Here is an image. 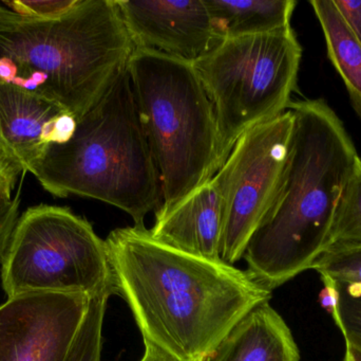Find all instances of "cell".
Listing matches in <instances>:
<instances>
[{
	"label": "cell",
	"instance_id": "obj_1",
	"mask_svg": "<svg viewBox=\"0 0 361 361\" xmlns=\"http://www.w3.org/2000/svg\"><path fill=\"white\" fill-rule=\"evenodd\" d=\"M118 295L131 309L145 345L171 361H206L231 329L271 290L222 260L179 251L145 227L105 239Z\"/></svg>",
	"mask_w": 361,
	"mask_h": 361
},
{
	"label": "cell",
	"instance_id": "obj_2",
	"mask_svg": "<svg viewBox=\"0 0 361 361\" xmlns=\"http://www.w3.org/2000/svg\"><path fill=\"white\" fill-rule=\"evenodd\" d=\"M288 110L294 129L283 175L243 256L248 273L271 292L312 269L324 252L337 201L360 160L326 100L290 101Z\"/></svg>",
	"mask_w": 361,
	"mask_h": 361
},
{
	"label": "cell",
	"instance_id": "obj_3",
	"mask_svg": "<svg viewBox=\"0 0 361 361\" xmlns=\"http://www.w3.org/2000/svg\"><path fill=\"white\" fill-rule=\"evenodd\" d=\"M135 49L116 0H78L51 19L23 16L0 1V82L76 121L109 90Z\"/></svg>",
	"mask_w": 361,
	"mask_h": 361
},
{
	"label": "cell",
	"instance_id": "obj_4",
	"mask_svg": "<svg viewBox=\"0 0 361 361\" xmlns=\"http://www.w3.org/2000/svg\"><path fill=\"white\" fill-rule=\"evenodd\" d=\"M31 174L54 196L97 199L145 227L162 201V184L127 68L78 121L71 139L51 144Z\"/></svg>",
	"mask_w": 361,
	"mask_h": 361
},
{
	"label": "cell",
	"instance_id": "obj_5",
	"mask_svg": "<svg viewBox=\"0 0 361 361\" xmlns=\"http://www.w3.org/2000/svg\"><path fill=\"white\" fill-rule=\"evenodd\" d=\"M127 69L166 211L216 173L214 107L191 61L135 48Z\"/></svg>",
	"mask_w": 361,
	"mask_h": 361
},
{
	"label": "cell",
	"instance_id": "obj_6",
	"mask_svg": "<svg viewBox=\"0 0 361 361\" xmlns=\"http://www.w3.org/2000/svg\"><path fill=\"white\" fill-rule=\"evenodd\" d=\"M301 59L302 47L290 25L225 38L192 61L216 116V172L244 133L286 112Z\"/></svg>",
	"mask_w": 361,
	"mask_h": 361
},
{
	"label": "cell",
	"instance_id": "obj_7",
	"mask_svg": "<svg viewBox=\"0 0 361 361\" xmlns=\"http://www.w3.org/2000/svg\"><path fill=\"white\" fill-rule=\"evenodd\" d=\"M0 262L8 299L31 292L118 295L106 242L69 208L25 210Z\"/></svg>",
	"mask_w": 361,
	"mask_h": 361
},
{
	"label": "cell",
	"instance_id": "obj_8",
	"mask_svg": "<svg viewBox=\"0 0 361 361\" xmlns=\"http://www.w3.org/2000/svg\"><path fill=\"white\" fill-rule=\"evenodd\" d=\"M294 129L292 110L244 133L212 178L222 205L220 258L233 265L267 215L279 188Z\"/></svg>",
	"mask_w": 361,
	"mask_h": 361
},
{
	"label": "cell",
	"instance_id": "obj_9",
	"mask_svg": "<svg viewBox=\"0 0 361 361\" xmlns=\"http://www.w3.org/2000/svg\"><path fill=\"white\" fill-rule=\"evenodd\" d=\"M91 297L31 292L0 305V361H68Z\"/></svg>",
	"mask_w": 361,
	"mask_h": 361
},
{
	"label": "cell",
	"instance_id": "obj_10",
	"mask_svg": "<svg viewBox=\"0 0 361 361\" xmlns=\"http://www.w3.org/2000/svg\"><path fill=\"white\" fill-rule=\"evenodd\" d=\"M135 48L197 61L220 40L204 0H116Z\"/></svg>",
	"mask_w": 361,
	"mask_h": 361
},
{
	"label": "cell",
	"instance_id": "obj_11",
	"mask_svg": "<svg viewBox=\"0 0 361 361\" xmlns=\"http://www.w3.org/2000/svg\"><path fill=\"white\" fill-rule=\"evenodd\" d=\"M76 124L56 104L0 82V146L20 173H31L51 144L69 141Z\"/></svg>",
	"mask_w": 361,
	"mask_h": 361
},
{
	"label": "cell",
	"instance_id": "obj_12",
	"mask_svg": "<svg viewBox=\"0 0 361 361\" xmlns=\"http://www.w3.org/2000/svg\"><path fill=\"white\" fill-rule=\"evenodd\" d=\"M157 241L197 258L219 261L222 205L212 179L166 211L158 210L149 230Z\"/></svg>",
	"mask_w": 361,
	"mask_h": 361
},
{
	"label": "cell",
	"instance_id": "obj_13",
	"mask_svg": "<svg viewBox=\"0 0 361 361\" xmlns=\"http://www.w3.org/2000/svg\"><path fill=\"white\" fill-rule=\"evenodd\" d=\"M206 361H300L283 318L262 302L248 312Z\"/></svg>",
	"mask_w": 361,
	"mask_h": 361
},
{
	"label": "cell",
	"instance_id": "obj_14",
	"mask_svg": "<svg viewBox=\"0 0 361 361\" xmlns=\"http://www.w3.org/2000/svg\"><path fill=\"white\" fill-rule=\"evenodd\" d=\"M219 40L271 33L290 27L295 0H204Z\"/></svg>",
	"mask_w": 361,
	"mask_h": 361
},
{
	"label": "cell",
	"instance_id": "obj_15",
	"mask_svg": "<svg viewBox=\"0 0 361 361\" xmlns=\"http://www.w3.org/2000/svg\"><path fill=\"white\" fill-rule=\"evenodd\" d=\"M310 4L324 31L329 59L343 78L361 120V47L333 0H312Z\"/></svg>",
	"mask_w": 361,
	"mask_h": 361
},
{
	"label": "cell",
	"instance_id": "obj_16",
	"mask_svg": "<svg viewBox=\"0 0 361 361\" xmlns=\"http://www.w3.org/2000/svg\"><path fill=\"white\" fill-rule=\"evenodd\" d=\"M355 246H361V159L341 191L324 252Z\"/></svg>",
	"mask_w": 361,
	"mask_h": 361
},
{
	"label": "cell",
	"instance_id": "obj_17",
	"mask_svg": "<svg viewBox=\"0 0 361 361\" xmlns=\"http://www.w3.org/2000/svg\"><path fill=\"white\" fill-rule=\"evenodd\" d=\"M332 315L345 337V345L361 350V285L324 281Z\"/></svg>",
	"mask_w": 361,
	"mask_h": 361
},
{
	"label": "cell",
	"instance_id": "obj_18",
	"mask_svg": "<svg viewBox=\"0 0 361 361\" xmlns=\"http://www.w3.org/2000/svg\"><path fill=\"white\" fill-rule=\"evenodd\" d=\"M110 297L108 292L91 297L68 361H101L104 318Z\"/></svg>",
	"mask_w": 361,
	"mask_h": 361
},
{
	"label": "cell",
	"instance_id": "obj_19",
	"mask_svg": "<svg viewBox=\"0 0 361 361\" xmlns=\"http://www.w3.org/2000/svg\"><path fill=\"white\" fill-rule=\"evenodd\" d=\"M322 281L345 282L361 285V246L326 250L314 263Z\"/></svg>",
	"mask_w": 361,
	"mask_h": 361
},
{
	"label": "cell",
	"instance_id": "obj_20",
	"mask_svg": "<svg viewBox=\"0 0 361 361\" xmlns=\"http://www.w3.org/2000/svg\"><path fill=\"white\" fill-rule=\"evenodd\" d=\"M78 0H14L4 1L8 8L23 16L51 19L68 12Z\"/></svg>",
	"mask_w": 361,
	"mask_h": 361
},
{
	"label": "cell",
	"instance_id": "obj_21",
	"mask_svg": "<svg viewBox=\"0 0 361 361\" xmlns=\"http://www.w3.org/2000/svg\"><path fill=\"white\" fill-rule=\"evenodd\" d=\"M19 206V195L14 199L0 201V258L6 250L13 229L18 220Z\"/></svg>",
	"mask_w": 361,
	"mask_h": 361
},
{
	"label": "cell",
	"instance_id": "obj_22",
	"mask_svg": "<svg viewBox=\"0 0 361 361\" xmlns=\"http://www.w3.org/2000/svg\"><path fill=\"white\" fill-rule=\"evenodd\" d=\"M361 47V0H333Z\"/></svg>",
	"mask_w": 361,
	"mask_h": 361
},
{
	"label": "cell",
	"instance_id": "obj_23",
	"mask_svg": "<svg viewBox=\"0 0 361 361\" xmlns=\"http://www.w3.org/2000/svg\"><path fill=\"white\" fill-rule=\"evenodd\" d=\"M20 172L8 161L0 160V201L11 199Z\"/></svg>",
	"mask_w": 361,
	"mask_h": 361
},
{
	"label": "cell",
	"instance_id": "obj_24",
	"mask_svg": "<svg viewBox=\"0 0 361 361\" xmlns=\"http://www.w3.org/2000/svg\"><path fill=\"white\" fill-rule=\"evenodd\" d=\"M141 361H171L160 352L149 345H145V353Z\"/></svg>",
	"mask_w": 361,
	"mask_h": 361
},
{
	"label": "cell",
	"instance_id": "obj_25",
	"mask_svg": "<svg viewBox=\"0 0 361 361\" xmlns=\"http://www.w3.org/2000/svg\"><path fill=\"white\" fill-rule=\"evenodd\" d=\"M345 360L343 361H361V350L352 345H345Z\"/></svg>",
	"mask_w": 361,
	"mask_h": 361
},
{
	"label": "cell",
	"instance_id": "obj_26",
	"mask_svg": "<svg viewBox=\"0 0 361 361\" xmlns=\"http://www.w3.org/2000/svg\"><path fill=\"white\" fill-rule=\"evenodd\" d=\"M0 160L8 161V162L12 163V162H11L10 160H8V158H6V155H4V150H2L1 146H0ZM12 165H13V163H12ZM14 167H15V165H14ZM16 169H17V167H16Z\"/></svg>",
	"mask_w": 361,
	"mask_h": 361
}]
</instances>
